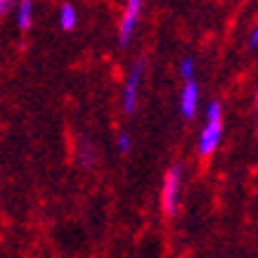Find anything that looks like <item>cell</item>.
Segmentation results:
<instances>
[{
  "mask_svg": "<svg viewBox=\"0 0 258 258\" xmlns=\"http://www.w3.org/2000/svg\"><path fill=\"white\" fill-rule=\"evenodd\" d=\"M59 26H62V31H74L76 26H79V10L74 8L71 3H62L59 5Z\"/></svg>",
  "mask_w": 258,
  "mask_h": 258,
  "instance_id": "obj_7",
  "label": "cell"
},
{
  "mask_svg": "<svg viewBox=\"0 0 258 258\" xmlns=\"http://www.w3.org/2000/svg\"><path fill=\"white\" fill-rule=\"evenodd\" d=\"M142 5H145V0H125L123 15H121V22H118V45L121 47H128L131 40L135 38V31H138V24H140V15H142Z\"/></svg>",
  "mask_w": 258,
  "mask_h": 258,
  "instance_id": "obj_4",
  "label": "cell"
},
{
  "mask_svg": "<svg viewBox=\"0 0 258 258\" xmlns=\"http://www.w3.org/2000/svg\"><path fill=\"white\" fill-rule=\"evenodd\" d=\"M79 161L83 168H95L97 166V154H95V145L90 140H79Z\"/></svg>",
  "mask_w": 258,
  "mask_h": 258,
  "instance_id": "obj_8",
  "label": "cell"
},
{
  "mask_svg": "<svg viewBox=\"0 0 258 258\" xmlns=\"http://www.w3.org/2000/svg\"><path fill=\"white\" fill-rule=\"evenodd\" d=\"M249 47L251 50H256L258 47V24L251 29V33H249Z\"/></svg>",
  "mask_w": 258,
  "mask_h": 258,
  "instance_id": "obj_12",
  "label": "cell"
},
{
  "mask_svg": "<svg viewBox=\"0 0 258 258\" xmlns=\"http://www.w3.org/2000/svg\"><path fill=\"white\" fill-rule=\"evenodd\" d=\"M133 149V138L128 133H118L116 135V152L118 154H128Z\"/></svg>",
  "mask_w": 258,
  "mask_h": 258,
  "instance_id": "obj_10",
  "label": "cell"
},
{
  "mask_svg": "<svg viewBox=\"0 0 258 258\" xmlns=\"http://www.w3.org/2000/svg\"><path fill=\"white\" fill-rule=\"evenodd\" d=\"M180 195H182V164H173L168 166L164 182H161V209L168 218L178 213Z\"/></svg>",
  "mask_w": 258,
  "mask_h": 258,
  "instance_id": "obj_2",
  "label": "cell"
},
{
  "mask_svg": "<svg viewBox=\"0 0 258 258\" xmlns=\"http://www.w3.org/2000/svg\"><path fill=\"white\" fill-rule=\"evenodd\" d=\"M178 74H180V79L182 81H189V79H195L197 76V64L192 57H182L178 64Z\"/></svg>",
  "mask_w": 258,
  "mask_h": 258,
  "instance_id": "obj_9",
  "label": "cell"
},
{
  "mask_svg": "<svg viewBox=\"0 0 258 258\" xmlns=\"http://www.w3.org/2000/svg\"><path fill=\"white\" fill-rule=\"evenodd\" d=\"M220 142H223V104L218 100H211L206 104L202 133H199V140H197L199 157L209 159L211 154H216Z\"/></svg>",
  "mask_w": 258,
  "mask_h": 258,
  "instance_id": "obj_1",
  "label": "cell"
},
{
  "mask_svg": "<svg viewBox=\"0 0 258 258\" xmlns=\"http://www.w3.org/2000/svg\"><path fill=\"white\" fill-rule=\"evenodd\" d=\"M33 17H36V3L33 0H19L15 10V22L19 31H29L33 26Z\"/></svg>",
  "mask_w": 258,
  "mask_h": 258,
  "instance_id": "obj_6",
  "label": "cell"
},
{
  "mask_svg": "<svg viewBox=\"0 0 258 258\" xmlns=\"http://www.w3.org/2000/svg\"><path fill=\"white\" fill-rule=\"evenodd\" d=\"M256 131H258V111H256Z\"/></svg>",
  "mask_w": 258,
  "mask_h": 258,
  "instance_id": "obj_13",
  "label": "cell"
},
{
  "mask_svg": "<svg viewBox=\"0 0 258 258\" xmlns=\"http://www.w3.org/2000/svg\"><path fill=\"white\" fill-rule=\"evenodd\" d=\"M17 3H19V0H0V17H8L10 12H15Z\"/></svg>",
  "mask_w": 258,
  "mask_h": 258,
  "instance_id": "obj_11",
  "label": "cell"
},
{
  "mask_svg": "<svg viewBox=\"0 0 258 258\" xmlns=\"http://www.w3.org/2000/svg\"><path fill=\"white\" fill-rule=\"evenodd\" d=\"M145 59H138V62L131 67V71L125 74L123 81V93H121V109L125 114H135L138 109V102H140V86L142 79H145Z\"/></svg>",
  "mask_w": 258,
  "mask_h": 258,
  "instance_id": "obj_3",
  "label": "cell"
},
{
  "mask_svg": "<svg viewBox=\"0 0 258 258\" xmlns=\"http://www.w3.org/2000/svg\"><path fill=\"white\" fill-rule=\"evenodd\" d=\"M199 100H202V90H199V83L197 79H189L182 83V90L178 95V107H180V114L182 118H192L197 116V109H199Z\"/></svg>",
  "mask_w": 258,
  "mask_h": 258,
  "instance_id": "obj_5",
  "label": "cell"
}]
</instances>
